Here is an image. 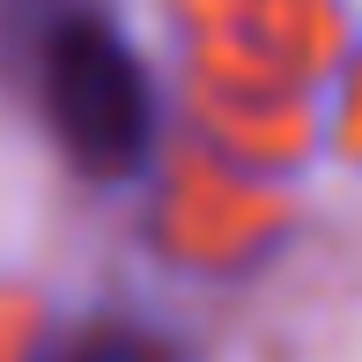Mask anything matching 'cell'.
<instances>
[{
    "instance_id": "6da1fadb",
    "label": "cell",
    "mask_w": 362,
    "mask_h": 362,
    "mask_svg": "<svg viewBox=\"0 0 362 362\" xmlns=\"http://www.w3.org/2000/svg\"><path fill=\"white\" fill-rule=\"evenodd\" d=\"M23 67H30V89H37L45 134L59 141V156L81 177L119 185L148 163V148H156V81H148L141 52L126 45V30L96 0L59 15L23 52Z\"/></svg>"
},
{
    "instance_id": "7a4b0ae2",
    "label": "cell",
    "mask_w": 362,
    "mask_h": 362,
    "mask_svg": "<svg viewBox=\"0 0 362 362\" xmlns=\"http://www.w3.org/2000/svg\"><path fill=\"white\" fill-rule=\"evenodd\" d=\"M45 362H185V355H177L163 333H148V325L96 318V325H81V333H67Z\"/></svg>"
}]
</instances>
